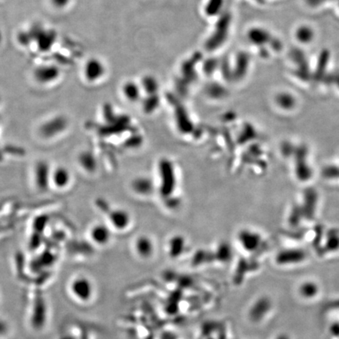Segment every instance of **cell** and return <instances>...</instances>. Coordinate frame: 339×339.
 Listing matches in <instances>:
<instances>
[{"label":"cell","instance_id":"4fadbf2b","mask_svg":"<svg viewBox=\"0 0 339 339\" xmlns=\"http://www.w3.org/2000/svg\"><path fill=\"white\" fill-rule=\"evenodd\" d=\"M186 240L181 236H174L169 240L167 243V253L172 259H177L183 255L186 250Z\"/></svg>","mask_w":339,"mask_h":339},{"label":"cell","instance_id":"4316f807","mask_svg":"<svg viewBox=\"0 0 339 339\" xmlns=\"http://www.w3.org/2000/svg\"><path fill=\"white\" fill-rule=\"evenodd\" d=\"M326 0H308V2L310 3L311 5H319V4H322V3L325 2Z\"/></svg>","mask_w":339,"mask_h":339},{"label":"cell","instance_id":"9c48e42d","mask_svg":"<svg viewBox=\"0 0 339 339\" xmlns=\"http://www.w3.org/2000/svg\"><path fill=\"white\" fill-rule=\"evenodd\" d=\"M239 243L246 252H254L258 248L261 243V237L256 233L250 230L240 231L237 237Z\"/></svg>","mask_w":339,"mask_h":339},{"label":"cell","instance_id":"7c38bea8","mask_svg":"<svg viewBox=\"0 0 339 339\" xmlns=\"http://www.w3.org/2000/svg\"><path fill=\"white\" fill-rule=\"evenodd\" d=\"M110 222L115 229L122 231L126 229L131 223L129 213L123 209H116L110 212Z\"/></svg>","mask_w":339,"mask_h":339},{"label":"cell","instance_id":"5b68a950","mask_svg":"<svg viewBox=\"0 0 339 339\" xmlns=\"http://www.w3.org/2000/svg\"><path fill=\"white\" fill-rule=\"evenodd\" d=\"M52 168L46 161H39L33 169V180L37 189L45 191L48 189L50 184Z\"/></svg>","mask_w":339,"mask_h":339},{"label":"cell","instance_id":"30bf717a","mask_svg":"<svg viewBox=\"0 0 339 339\" xmlns=\"http://www.w3.org/2000/svg\"><path fill=\"white\" fill-rule=\"evenodd\" d=\"M90 237L95 244L105 246L111 240V229L104 224H96L91 228Z\"/></svg>","mask_w":339,"mask_h":339},{"label":"cell","instance_id":"83f0119b","mask_svg":"<svg viewBox=\"0 0 339 339\" xmlns=\"http://www.w3.org/2000/svg\"><path fill=\"white\" fill-rule=\"evenodd\" d=\"M334 78L335 79L336 81H337V84L339 86V76H334Z\"/></svg>","mask_w":339,"mask_h":339},{"label":"cell","instance_id":"d4e9b609","mask_svg":"<svg viewBox=\"0 0 339 339\" xmlns=\"http://www.w3.org/2000/svg\"><path fill=\"white\" fill-rule=\"evenodd\" d=\"M8 331V326L7 323L3 319H0V336H4Z\"/></svg>","mask_w":339,"mask_h":339},{"label":"cell","instance_id":"44dd1931","mask_svg":"<svg viewBox=\"0 0 339 339\" xmlns=\"http://www.w3.org/2000/svg\"><path fill=\"white\" fill-rule=\"evenodd\" d=\"M314 32L310 27L301 26L298 28L296 32V37L301 43H310L313 40Z\"/></svg>","mask_w":339,"mask_h":339},{"label":"cell","instance_id":"f1b7e54d","mask_svg":"<svg viewBox=\"0 0 339 339\" xmlns=\"http://www.w3.org/2000/svg\"><path fill=\"white\" fill-rule=\"evenodd\" d=\"M257 1H258V2H262L263 0H257Z\"/></svg>","mask_w":339,"mask_h":339},{"label":"cell","instance_id":"2e32d148","mask_svg":"<svg viewBox=\"0 0 339 339\" xmlns=\"http://www.w3.org/2000/svg\"><path fill=\"white\" fill-rule=\"evenodd\" d=\"M79 164L83 171L93 172L96 169L97 163L93 154L90 152H82L78 158Z\"/></svg>","mask_w":339,"mask_h":339},{"label":"cell","instance_id":"8fae6325","mask_svg":"<svg viewBox=\"0 0 339 339\" xmlns=\"http://www.w3.org/2000/svg\"><path fill=\"white\" fill-rule=\"evenodd\" d=\"M121 92L125 99L130 102L135 103L139 101L142 95V89L138 82L134 80H127L122 83Z\"/></svg>","mask_w":339,"mask_h":339},{"label":"cell","instance_id":"5bb4252c","mask_svg":"<svg viewBox=\"0 0 339 339\" xmlns=\"http://www.w3.org/2000/svg\"><path fill=\"white\" fill-rule=\"evenodd\" d=\"M225 4V0H205L203 12L209 19L219 17L223 12Z\"/></svg>","mask_w":339,"mask_h":339},{"label":"cell","instance_id":"3957f363","mask_svg":"<svg viewBox=\"0 0 339 339\" xmlns=\"http://www.w3.org/2000/svg\"><path fill=\"white\" fill-rule=\"evenodd\" d=\"M61 77V71L58 67L52 65H41L33 72V79L37 84L49 86L55 84Z\"/></svg>","mask_w":339,"mask_h":339},{"label":"cell","instance_id":"ac0fdd59","mask_svg":"<svg viewBox=\"0 0 339 339\" xmlns=\"http://www.w3.org/2000/svg\"><path fill=\"white\" fill-rule=\"evenodd\" d=\"M298 291H299L300 295L303 298L311 299L317 295L319 290L315 282L306 281L303 282V283L300 285Z\"/></svg>","mask_w":339,"mask_h":339},{"label":"cell","instance_id":"ffe728a7","mask_svg":"<svg viewBox=\"0 0 339 339\" xmlns=\"http://www.w3.org/2000/svg\"><path fill=\"white\" fill-rule=\"evenodd\" d=\"M232 250L230 248L229 245L227 243H222L218 246L216 250V258L221 262H228L232 258Z\"/></svg>","mask_w":339,"mask_h":339},{"label":"cell","instance_id":"6da1fadb","mask_svg":"<svg viewBox=\"0 0 339 339\" xmlns=\"http://www.w3.org/2000/svg\"><path fill=\"white\" fill-rule=\"evenodd\" d=\"M107 74V65L98 57H91L85 61L82 67V76L87 83H100Z\"/></svg>","mask_w":339,"mask_h":339},{"label":"cell","instance_id":"484cf974","mask_svg":"<svg viewBox=\"0 0 339 339\" xmlns=\"http://www.w3.org/2000/svg\"><path fill=\"white\" fill-rule=\"evenodd\" d=\"M272 47L275 50H280L282 48V44L280 43V40H273L272 39L271 41Z\"/></svg>","mask_w":339,"mask_h":339},{"label":"cell","instance_id":"e0dca14e","mask_svg":"<svg viewBox=\"0 0 339 339\" xmlns=\"http://www.w3.org/2000/svg\"><path fill=\"white\" fill-rule=\"evenodd\" d=\"M140 85H141L143 92H146V93L149 94L150 95H156L158 89H159L158 80H156V77L150 76V75L145 76Z\"/></svg>","mask_w":339,"mask_h":339},{"label":"cell","instance_id":"ba28073f","mask_svg":"<svg viewBox=\"0 0 339 339\" xmlns=\"http://www.w3.org/2000/svg\"><path fill=\"white\" fill-rule=\"evenodd\" d=\"M134 249L136 255L140 258L149 259L155 252V244L150 237L141 235L134 240Z\"/></svg>","mask_w":339,"mask_h":339},{"label":"cell","instance_id":"8992f818","mask_svg":"<svg viewBox=\"0 0 339 339\" xmlns=\"http://www.w3.org/2000/svg\"><path fill=\"white\" fill-rule=\"evenodd\" d=\"M71 171L64 166H58L52 169L50 184L59 190H64L69 187L72 182Z\"/></svg>","mask_w":339,"mask_h":339},{"label":"cell","instance_id":"7402d4cb","mask_svg":"<svg viewBox=\"0 0 339 339\" xmlns=\"http://www.w3.org/2000/svg\"><path fill=\"white\" fill-rule=\"evenodd\" d=\"M330 55L328 50H324L319 55V61H318L317 71H316V77L322 76L321 75L325 72V68L328 66V61H329Z\"/></svg>","mask_w":339,"mask_h":339},{"label":"cell","instance_id":"277c9868","mask_svg":"<svg viewBox=\"0 0 339 339\" xmlns=\"http://www.w3.org/2000/svg\"><path fill=\"white\" fill-rule=\"evenodd\" d=\"M71 291L77 299L87 302L93 297L95 289L92 282L85 276L75 279L71 284Z\"/></svg>","mask_w":339,"mask_h":339},{"label":"cell","instance_id":"d6986e66","mask_svg":"<svg viewBox=\"0 0 339 339\" xmlns=\"http://www.w3.org/2000/svg\"><path fill=\"white\" fill-rule=\"evenodd\" d=\"M133 189L139 194L150 193L152 189V182L147 177H138L133 182Z\"/></svg>","mask_w":339,"mask_h":339},{"label":"cell","instance_id":"7a4b0ae2","mask_svg":"<svg viewBox=\"0 0 339 339\" xmlns=\"http://www.w3.org/2000/svg\"><path fill=\"white\" fill-rule=\"evenodd\" d=\"M66 118L56 116L43 121L39 128L38 132L43 139L50 140L63 134L68 128Z\"/></svg>","mask_w":339,"mask_h":339},{"label":"cell","instance_id":"cb8c5ba5","mask_svg":"<svg viewBox=\"0 0 339 339\" xmlns=\"http://www.w3.org/2000/svg\"><path fill=\"white\" fill-rule=\"evenodd\" d=\"M72 0H49V4L52 8L61 11L68 8L71 5Z\"/></svg>","mask_w":339,"mask_h":339},{"label":"cell","instance_id":"9a60e30c","mask_svg":"<svg viewBox=\"0 0 339 339\" xmlns=\"http://www.w3.org/2000/svg\"><path fill=\"white\" fill-rule=\"evenodd\" d=\"M247 39L251 43L257 46H262L271 41V35L266 30L260 28H251L247 33Z\"/></svg>","mask_w":339,"mask_h":339},{"label":"cell","instance_id":"52a82bcc","mask_svg":"<svg viewBox=\"0 0 339 339\" xmlns=\"http://www.w3.org/2000/svg\"><path fill=\"white\" fill-rule=\"evenodd\" d=\"M47 306L45 300L43 297H37L34 301L31 317L32 327L37 330L42 329L47 321Z\"/></svg>","mask_w":339,"mask_h":339},{"label":"cell","instance_id":"603a6c76","mask_svg":"<svg viewBox=\"0 0 339 339\" xmlns=\"http://www.w3.org/2000/svg\"><path fill=\"white\" fill-rule=\"evenodd\" d=\"M277 102L282 107L289 109L295 104V100L289 94L283 93L280 94L277 97Z\"/></svg>","mask_w":339,"mask_h":339}]
</instances>
